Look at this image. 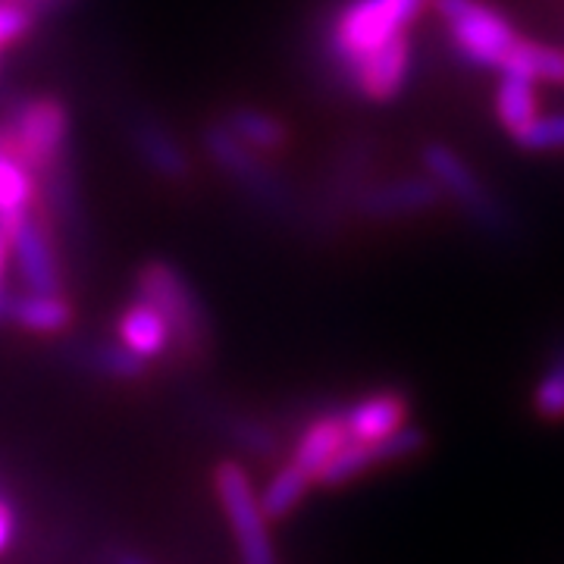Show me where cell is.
Returning <instances> with one entry per match:
<instances>
[{"label":"cell","instance_id":"6da1fadb","mask_svg":"<svg viewBox=\"0 0 564 564\" xmlns=\"http://www.w3.org/2000/svg\"><path fill=\"white\" fill-rule=\"evenodd\" d=\"M433 0H348L329 25V54L333 61L355 69L364 57L402 39L408 25L421 17Z\"/></svg>","mask_w":564,"mask_h":564},{"label":"cell","instance_id":"7a4b0ae2","mask_svg":"<svg viewBox=\"0 0 564 564\" xmlns=\"http://www.w3.org/2000/svg\"><path fill=\"white\" fill-rule=\"evenodd\" d=\"M69 132H73L69 107L54 95H35L10 107L7 122L0 126V141L41 182L66 163Z\"/></svg>","mask_w":564,"mask_h":564},{"label":"cell","instance_id":"3957f363","mask_svg":"<svg viewBox=\"0 0 564 564\" xmlns=\"http://www.w3.org/2000/svg\"><path fill=\"white\" fill-rule=\"evenodd\" d=\"M135 295L151 302L161 311L180 351L198 358L207 348V314L204 304L198 302L195 289L182 276L173 263L148 261L135 276Z\"/></svg>","mask_w":564,"mask_h":564},{"label":"cell","instance_id":"277c9868","mask_svg":"<svg viewBox=\"0 0 564 564\" xmlns=\"http://www.w3.org/2000/svg\"><path fill=\"white\" fill-rule=\"evenodd\" d=\"M440 20L448 29V39L464 61L486 69H499L508 51L518 44L514 25L484 0H433Z\"/></svg>","mask_w":564,"mask_h":564},{"label":"cell","instance_id":"5b68a950","mask_svg":"<svg viewBox=\"0 0 564 564\" xmlns=\"http://www.w3.org/2000/svg\"><path fill=\"white\" fill-rule=\"evenodd\" d=\"M214 492L220 502L223 514L229 521L232 540L239 549V562L242 564H276V549L267 530L261 502L254 496L251 477L242 464L226 458L214 467Z\"/></svg>","mask_w":564,"mask_h":564},{"label":"cell","instance_id":"8992f818","mask_svg":"<svg viewBox=\"0 0 564 564\" xmlns=\"http://www.w3.org/2000/svg\"><path fill=\"white\" fill-rule=\"evenodd\" d=\"M423 166H426L430 180L440 185V192L452 195L470 220L480 223L489 232H505L508 229V217H505L499 202L489 195V188L477 180V173L452 148L426 144L423 148Z\"/></svg>","mask_w":564,"mask_h":564},{"label":"cell","instance_id":"52a82bcc","mask_svg":"<svg viewBox=\"0 0 564 564\" xmlns=\"http://www.w3.org/2000/svg\"><path fill=\"white\" fill-rule=\"evenodd\" d=\"M10 261L17 263L25 289L32 292H63L61 258L54 245V214L35 207L29 217L7 229Z\"/></svg>","mask_w":564,"mask_h":564},{"label":"cell","instance_id":"ba28073f","mask_svg":"<svg viewBox=\"0 0 564 564\" xmlns=\"http://www.w3.org/2000/svg\"><path fill=\"white\" fill-rule=\"evenodd\" d=\"M204 148L210 154V161L220 166L223 173L236 185H242L245 192L258 202L270 204V207H282L289 202L285 185L276 180V173L263 163V154L245 148L242 141L236 139L226 126H210L204 132Z\"/></svg>","mask_w":564,"mask_h":564},{"label":"cell","instance_id":"9c48e42d","mask_svg":"<svg viewBox=\"0 0 564 564\" xmlns=\"http://www.w3.org/2000/svg\"><path fill=\"white\" fill-rule=\"evenodd\" d=\"M351 73L355 91L367 101H392L411 76V41L408 35L389 41L386 47L364 57Z\"/></svg>","mask_w":564,"mask_h":564},{"label":"cell","instance_id":"30bf717a","mask_svg":"<svg viewBox=\"0 0 564 564\" xmlns=\"http://www.w3.org/2000/svg\"><path fill=\"white\" fill-rule=\"evenodd\" d=\"M113 329H117V343L126 345L135 358L148 364L166 358L173 351V345H176L166 317L154 304L144 302L139 295L117 314Z\"/></svg>","mask_w":564,"mask_h":564},{"label":"cell","instance_id":"8fae6325","mask_svg":"<svg viewBox=\"0 0 564 564\" xmlns=\"http://www.w3.org/2000/svg\"><path fill=\"white\" fill-rule=\"evenodd\" d=\"M0 321L29 336H61L76 321V307L63 292H32L10 295L3 302Z\"/></svg>","mask_w":564,"mask_h":564},{"label":"cell","instance_id":"7c38bea8","mask_svg":"<svg viewBox=\"0 0 564 564\" xmlns=\"http://www.w3.org/2000/svg\"><path fill=\"white\" fill-rule=\"evenodd\" d=\"M343 414L355 443H380L408 423L411 402L399 389H377V392L348 404Z\"/></svg>","mask_w":564,"mask_h":564},{"label":"cell","instance_id":"4fadbf2b","mask_svg":"<svg viewBox=\"0 0 564 564\" xmlns=\"http://www.w3.org/2000/svg\"><path fill=\"white\" fill-rule=\"evenodd\" d=\"M348 443H351V433H348L343 411H321L302 426L289 462L299 464L304 474L314 477V484H317L323 467L333 462Z\"/></svg>","mask_w":564,"mask_h":564},{"label":"cell","instance_id":"5bb4252c","mask_svg":"<svg viewBox=\"0 0 564 564\" xmlns=\"http://www.w3.org/2000/svg\"><path fill=\"white\" fill-rule=\"evenodd\" d=\"M443 198L440 185L430 180V176H408V180L383 182L370 192H364L361 210L367 217H411V214H421L426 207Z\"/></svg>","mask_w":564,"mask_h":564},{"label":"cell","instance_id":"9a60e30c","mask_svg":"<svg viewBox=\"0 0 564 564\" xmlns=\"http://www.w3.org/2000/svg\"><path fill=\"white\" fill-rule=\"evenodd\" d=\"M132 148L139 154L148 170H154L163 180L180 182L188 176V154L182 151V144L173 139V132L158 120H135L129 126Z\"/></svg>","mask_w":564,"mask_h":564},{"label":"cell","instance_id":"2e32d148","mask_svg":"<svg viewBox=\"0 0 564 564\" xmlns=\"http://www.w3.org/2000/svg\"><path fill=\"white\" fill-rule=\"evenodd\" d=\"M39 176L0 141V229L7 232L41 204Z\"/></svg>","mask_w":564,"mask_h":564},{"label":"cell","instance_id":"e0dca14e","mask_svg":"<svg viewBox=\"0 0 564 564\" xmlns=\"http://www.w3.org/2000/svg\"><path fill=\"white\" fill-rule=\"evenodd\" d=\"M223 126L242 141L245 148H251L258 154H276V151H282L289 144L285 122L276 120L267 110H258V107H232L226 113Z\"/></svg>","mask_w":564,"mask_h":564},{"label":"cell","instance_id":"ac0fdd59","mask_svg":"<svg viewBox=\"0 0 564 564\" xmlns=\"http://www.w3.org/2000/svg\"><path fill=\"white\" fill-rule=\"evenodd\" d=\"M311 486H314V477H307L299 464H282L280 470L270 477V484L263 486L261 496H258L263 518L273 524V521H285L289 514H295L304 499H307Z\"/></svg>","mask_w":564,"mask_h":564},{"label":"cell","instance_id":"d6986e66","mask_svg":"<svg viewBox=\"0 0 564 564\" xmlns=\"http://www.w3.org/2000/svg\"><path fill=\"white\" fill-rule=\"evenodd\" d=\"M502 76H521L530 82H564V51L540 41L518 39L499 66Z\"/></svg>","mask_w":564,"mask_h":564},{"label":"cell","instance_id":"ffe728a7","mask_svg":"<svg viewBox=\"0 0 564 564\" xmlns=\"http://www.w3.org/2000/svg\"><path fill=\"white\" fill-rule=\"evenodd\" d=\"M496 117L511 132V139H518L527 126L540 117L536 82L521 79V76H502L499 88H496Z\"/></svg>","mask_w":564,"mask_h":564},{"label":"cell","instance_id":"44dd1931","mask_svg":"<svg viewBox=\"0 0 564 564\" xmlns=\"http://www.w3.org/2000/svg\"><path fill=\"white\" fill-rule=\"evenodd\" d=\"M377 467H383L377 443H355V440H351L333 462L323 467L317 484L326 486V489H339V486L361 480V477H367V474L377 470Z\"/></svg>","mask_w":564,"mask_h":564},{"label":"cell","instance_id":"7402d4cb","mask_svg":"<svg viewBox=\"0 0 564 564\" xmlns=\"http://www.w3.org/2000/svg\"><path fill=\"white\" fill-rule=\"evenodd\" d=\"M82 361L88 370L110 377V380H141L148 373V361L135 358L126 345H85Z\"/></svg>","mask_w":564,"mask_h":564},{"label":"cell","instance_id":"603a6c76","mask_svg":"<svg viewBox=\"0 0 564 564\" xmlns=\"http://www.w3.org/2000/svg\"><path fill=\"white\" fill-rule=\"evenodd\" d=\"M533 411L545 423L564 421V343L555 345L549 367L533 389Z\"/></svg>","mask_w":564,"mask_h":564},{"label":"cell","instance_id":"cb8c5ba5","mask_svg":"<svg viewBox=\"0 0 564 564\" xmlns=\"http://www.w3.org/2000/svg\"><path fill=\"white\" fill-rule=\"evenodd\" d=\"M39 17L22 7L20 0H0V61L10 47H17L39 29Z\"/></svg>","mask_w":564,"mask_h":564},{"label":"cell","instance_id":"d4e9b609","mask_svg":"<svg viewBox=\"0 0 564 564\" xmlns=\"http://www.w3.org/2000/svg\"><path fill=\"white\" fill-rule=\"evenodd\" d=\"M514 141L527 151H558V148H564V110L540 113Z\"/></svg>","mask_w":564,"mask_h":564},{"label":"cell","instance_id":"484cf974","mask_svg":"<svg viewBox=\"0 0 564 564\" xmlns=\"http://www.w3.org/2000/svg\"><path fill=\"white\" fill-rule=\"evenodd\" d=\"M17 533H20V514L13 502L0 492V558L10 552V545L17 543Z\"/></svg>","mask_w":564,"mask_h":564},{"label":"cell","instance_id":"4316f807","mask_svg":"<svg viewBox=\"0 0 564 564\" xmlns=\"http://www.w3.org/2000/svg\"><path fill=\"white\" fill-rule=\"evenodd\" d=\"M22 7H29L39 20H44V17H51V13H57V10H63V7H69L73 0H20Z\"/></svg>","mask_w":564,"mask_h":564},{"label":"cell","instance_id":"83f0119b","mask_svg":"<svg viewBox=\"0 0 564 564\" xmlns=\"http://www.w3.org/2000/svg\"><path fill=\"white\" fill-rule=\"evenodd\" d=\"M10 239H7V232L0 229V314H3V289H7V270H10Z\"/></svg>","mask_w":564,"mask_h":564},{"label":"cell","instance_id":"f1b7e54d","mask_svg":"<svg viewBox=\"0 0 564 564\" xmlns=\"http://www.w3.org/2000/svg\"><path fill=\"white\" fill-rule=\"evenodd\" d=\"M110 564H151L148 558H141V555H135V552H126V549H120V552H113L110 555Z\"/></svg>","mask_w":564,"mask_h":564}]
</instances>
